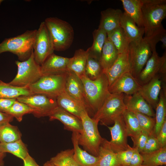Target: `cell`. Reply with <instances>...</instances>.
Here are the masks:
<instances>
[{
	"label": "cell",
	"instance_id": "obj_13",
	"mask_svg": "<svg viewBox=\"0 0 166 166\" xmlns=\"http://www.w3.org/2000/svg\"><path fill=\"white\" fill-rule=\"evenodd\" d=\"M114 125L107 126L110 131L111 139L108 141L111 149L115 153L127 149L129 145L127 142L128 136L122 114L114 120Z\"/></svg>",
	"mask_w": 166,
	"mask_h": 166
},
{
	"label": "cell",
	"instance_id": "obj_30",
	"mask_svg": "<svg viewBox=\"0 0 166 166\" xmlns=\"http://www.w3.org/2000/svg\"><path fill=\"white\" fill-rule=\"evenodd\" d=\"M31 94L28 86H13L0 80V98H17Z\"/></svg>",
	"mask_w": 166,
	"mask_h": 166
},
{
	"label": "cell",
	"instance_id": "obj_38",
	"mask_svg": "<svg viewBox=\"0 0 166 166\" xmlns=\"http://www.w3.org/2000/svg\"><path fill=\"white\" fill-rule=\"evenodd\" d=\"M34 110L26 104L16 100L4 113L15 118L19 122L22 121L23 116L27 113H33Z\"/></svg>",
	"mask_w": 166,
	"mask_h": 166
},
{
	"label": "cell",
	"instance_id": "obj_22",
	"mask_svg": "<svg viewBox=\"0 0 166 166\" xmlns=\"http://www.w3.org/2000/svg\"><path fill=\"white\" fill-rule=\"evenodd\" d=\"M127 72H130L128 52L119 54L115 62L105 73L109 86L118 77Z\"/></svg>",
	"mask_w": 166,
	"mask_h": 166
},
{
	"label": "cell",
	"instance_id": "obj_2",
	"mask_svg": "<svg viewBox=\"0 0 166 166\" xmlns=\"http://www.w3.org/2000/svg\"><path fill=\"white\" fill-rule=\"evenodd\" d=\"M144 39L152 36L163 26L166 17L165 0H144L141 8Z\"/></svg>",
	"mask_w": 166,
	"mask_h": 166
},
{
	"label": "cell",
	"instance_id": "obj_39",
	"mask_svg": "<svg viewBox=\"0 0 166 166\" xmlns=\"http://www.w3.org/2000/svg\"><path fill=\"white\" fill-rule=\"evenodd\" d=\"M103 73V68L99 60L89 55L85 70V75L89 79L94 80Z\"/></svg>",
	"mask_w": 166,
	"mask_h": 166
},
{
	"label": "cell",
	"instance_id": "obj_5",
	"mask_svg": "<svg viewBox=\"0 0 166 166\" xmlns=\"http://www.w3.org/2000/svg\"><path fill=\"white\" fill-rule=\"evenodd\" d=\"M37 30H27L20 35L5 39L0 43V54L9 52L17 55L21 61L27 60L33 51Z\"/></svg>",
	"mask_w": 166,
	"mask_h": 166
},
{
	"label": "cell",
	"instance_id": "obj_33",
	"mask_svg": "<svg viewBox=\"0 0 166 166\" xmlns=\"http://www.w3.org/2000/svg\"><path fill=\"white\" fill-rule=\"evenodd\" d=\"M140 153L143 158L142 165L159 166L166 164V146L151 152Z\"/></svg>",
	"mask_w": 166,
	"mask_h": 166
},
{
	"label": "cell",
	"instance_id": "obj_36",
	"mask_svg": "<svg viewBox=\"0 0 166 166\" xmlns=\"http://www.w3.org/2000/svg\"><path fill=\"white\" fill-rule=\"evenodd\" d=\"M128 136L134 137L141 131L137 118L134 113L127 109L122 113Z\"/></svg>",
	"mask_w": 166,
	"mask_h": 166
},
{
	"label": "cell",
	"instance_id": "obj_28",
	"mask_svg": "<svg viewBox=\"0 0 166 166\" xmlns=\"http://www.w3.org/2000/svg\"><path fill=\"white\" fill-rule=\"evenodd\" d=\"M118 55L115 47L107 38L103 46L99 60L105 73L115 62Z\"/></svg>",
	"mask_w": 166,
	"mask_h": 166
},
{
	"label": "cell",
	"instance_id": "obj_14",
	"mask_svg": "<svg viewBox=\"0 0 166 166\" xmlns=\"http://www.w3.org/2000/svg\"><path fill=\"white\" fill-rule=\"evenodd\" d=\"M141 86L130 73L126 72L118 77L109 86L111 93H123L132 95L137 93Z\"/></svg>",
	"mask_w": 166,
	"mask_h": 166
},
{
	"label": "cell",
	"instance_id": "obj_10",
	"mask_svg": "<svg viewBox=\"0 0 166 166\" xmlns=\"http://www.w3.org/2000/svg\"><path fill=\"white\" fill-rule=\"evenodd\" d=\"M16 99L33 109L34 112L32 114L38 118L49 116L58 107L56 98L43 94L22 96Z\"/></svg>",
	"mask_w": 166,
	"mask_h": 166
},
{
	"label": "cell",
	"instance_id": "obj_37",
	"mask_svg": "<svg viewBox=\"0 0 166 166\" xmlns=\"http://www.w3.org/2000/svg\"><path fill=\"white\" fill-rule=\"evenodd\" d=\"M73 154V148L62 151L49 161L56 166H79L74 158Z\"/></svg>",
	"mask_w": 166,
	"mask_h": 166
},
{
	"label": "cell",
	"instance_id": "obj_3",
	"mask_svg": "<svg viewBox=\"0 0 166 166\" xmlns=\"http://www.w3.org/2000/svg\"><path fill=\"white\" fill-rule=\"evenodd\" d=\"M82 128L78 134V144L91 154L98 156L100 147L104 138L100 135L98 128L99 121L91 118L86 111L80 116Z\"/></svg>",
	"mask_w": 166,
	"mask_h": 166
},
{
	"label": "cell",
	"instance_id": "obj_47",
	"mask_svg": "<svg viewBox=\"0 0 166 166\" xmlns=\"http://www.w3.org/2000/svg\"><path fill=\"white\" fill-rule=\"evenodd\" d=\"M16 100V98H0V110L4 112L10 107Z\"/></svg>",
	"mask_w": 166,
	"mask_h": 166
},
{
	"label": "cell",
	"instance_id": "obj_53",
	"mask_svg": "<svg viewBox=\"0 0 166 166\" xmlns=\"http://www.w3.org/2000/svg\"><path fill=\"white\" fill-rule=\"evenodd\" d=\"M140 166H145L142 165ZM164 166H166V165H164Z\"/></svg>",
	"mask_w": 166,
	"mask_h": 166
},
{
	"label": "cell",
	"instance_id": "obj_20",
	"mask_svg": "<svg viewBox=\"0 0 166 166\" xmlns=\"http://www.w3.org/2000/svg\"><path fill=\"white\" fill-rule=\"evenodd\" d=\"M122 13L121 10L118 9L109 8L102 11L98 28L108 34L119 28Z\"/></svg>",
	"mask_w": 166,
	"mask_h": 166
},
{
	"label": "cell",
	"instance_id": "obj_25",
	"mask_svg": "<svg viewBox=\"0 0 166 166\" xmlns=\"http://www.w3.org/2000/svg\"><path fill=\"white\" fill-rule=\"evenodd\" d=\"M89 53L88 49L85 50L80 49L76 50L74 56L70 58L68 69L72 71L80 78L85 76V70Z\"/></svg>",
	"mask_w": 166,
	"mask_h": 166
},
{
	"label": "cell",
	"instance_id": "obj_12",
	"mask_svg": "<svg viewBox=\"0 0 166 166\" xmlns=\"http://www.w3.org/2000/svg\"><path fill=\"white\" fill-rule=\"evenodd\" d=\"M166 74V50L161 57H160L155 50L152 52L145 67L136 78L142 86L148 82L158 75L161 76L162 80L165 81Z\"/></svg>",
	"mask_w": 166,
	"mask_h": 166
},
{
	"label": "cell",
	"instance_id": "obj_43",
	"mask_svg": "<svg viewBox=\"0 0 166 166\" xmlns=\"http://www.w3.org/2000/svg\"><path fill=\"white\" fill-rule=\"evenodd\" d=\"M161 148L156 137L153 135H149L144 148L140 153L153 152Z\"/></svg>",
	"mask_w": 166,
	"mask_h": 166
},
{
	"label": "cell",
	"instance_id": "obj_46",
	"mask_svg": "<svg viewBox=\"0 0 166 166\" xmlns=\"http://www.w3.org/2000/svg\"><path fill=\"white\" fill-rule=\"evenodd\" d=\"M134 148V152L128 166H140L143 163L142 156L136 148Z\"/></svg>",
	"mask_w": 166,
	"mask_h": 166
},
{
	"label": "cell",
	"instance_id": "obj_49",
	"mask_svg": "<svg viewBox=\"0 0 166 166\" xmlns=\"http://www.w3.org/2000/svg\"><path fill=\"white\" fill-rule=\"evenodd\" d=\"M23 161L24 166H40L29 154Z\"/></svg>",
	"mask_w": 166,
	"mask_h": 166
},
{
	"label": "cell",
	"instance_id": "obj_1",
	"mask_svg": "<svg viewBox=\"0 0 166 166\" xmlns=\"http://www.w3.org/2000/svg\"><path fill=\"white\" fill-rule=\"evenodd\" d=\"M80 78L83 84L88 113L91 111L93 116L101 106L109 93L107 76L105 73H103L94 80L89 79L85 75Z\"/></svg>",
	"mask_w": 166,
	"mask_h": 166
},
{
	"label": "cell",
	"instance_id": "obj_21",
	"mask_svg": "<svg viewBox=\"0 0 166 166\" xmlns=\"http://www.w3.org/2000/svg\"><path fill=\"white\" fill-rule=\"evenodd\" d=\"M120 27L130 43L139 41L143 38L144 34V28L137 26L134 21L124 12L122 13L121 17Z\"/></svg>",
	"mask_w": 166,
	"mask_h": 166
},
{
	"label": "cell",
	"instance_id": "obj_52",
	"mask_svg": "<svg viewBox=\"0 0 166 166\" xmlns=\"http://www.w3.org/2000/svg\"><path fill=\"white\" fill-rule=\"evenodd\" d=\"M3 1L2 0H0V5L1 4L2 2Z\"/></svg>",
	"mask_w": 166,
	"mask_h": 166
},
{
	"label": "cell",
	"instance_id": "obj_4",
	"mask_svg": "<svg viewBox=\"0 0 166 166\" xmlns=\"http://www.w3.org/2000/svg\"><path fill=\"white\" fill-rule=\"evenodd\" d=\"M50 33L54 51L69 49L73 41L74 32L68 22L56 17H49L44 21Z\"/></svg>",
	"mask_w": 166,
	"mask_h": 166
},
{
	"label": "cell",
	"instance_id": "obj_41",
	"mask_svg": "<svg viewBox=\"0 0 166 166\" xmlns=\"http://www.w3.org/2000/svg\"><path fill=\"white\" fill-rule=\"evenodd\" d=\"M134 150V148L128 146V148L116 153L120 166H128Z\"/></svg>",
	"mask_w": 166,
	"mask_h": 166
},
{
	"label": "cell",
	"instance_id": "obj_32",
	"mask_svg": "<svg viewBox=\"0 0 166 166\" xmlns=\"http://www.w3.org/2000/svg\"><path fill=\"white\" fill-rule=\"evenodd\" d=\"M0 152L10 153L23 160L29 154L26 145L21 139L10 143L0 142Z\"/></svg>",
	"mask_w": 166,
	"mask_h": 166
},
{
	"label": "cell",
	"instance_id": "obj_29",
	"mask_svg": "<svg viewBox=\"0 0 166 166\" xmlns=\"http://www.w3.org/2000/svg\"><path fill=\"white\" fill-rule=\"evenodd\" d=\"M107 38L113 44L119 54L128 52L130 43L120 27L107 34Z\"/></svg>",
	"mask_w": 166,
	"mask_h": 166
},
{
	"label": "cell",
	"instance_id": "obj_42",
	"mask_svg": "<svg viewBox=\"0 0 166 166\" xmlns=\"http://www.w3.org/2000/svg\"><path fill=\"white\" fill-rule=\"evenodd\" d=\"M149 135L146 132L141 130L137 135L131 137L133 142V147L136 148L139 152H141L144 148Z\"/></svg>",
	"mask_w": 166,
	"mask_h": 166
},
{
	"label": "cell",
	"instance_id": "obj_51",
	"mask_svg": "<svg viewBox=\"0 0 166 166\" xmlns=\"http://www.w3.org/2000/svg\"><path fill=\"white\" fill-rule=\"evenodd\" d=\"M43 166H56L49 161L46 162Z\"/></svg>",
	"mask_w": 166,
	"mask_h": 166
},
{
	"label": "cell",
	"instance_id": "obj_26",
	"mask_svg": "<svg viewBox=\"0 0 166 166\" xmlns=\"http://www.w3.org/2000/svg\"><path fill=\"white\" fill-rule=\"evenodd\" d=\"M124 12L139 27H143L141 8L144 0H121Z\"/></svg>",
	"mask_w": 166,
	"mask_h": 166
},
{
	"label": "cell",
	"instance_id": "obj_19",
	"mask_svg": "<svg viewBox=\"0 0 166 166\" xmlns=\"http://www.w3.org/2000/svg\"><path fill=\"white\" fill-rule=\"evenodd\" d=\"M65 90L69 95L84 105L87 109L82 81L77 75L69 70L67 73Z\"/></svg>",
	"mask_w": 166,
	"mask_h": 166
},
{
	"label": "cell",
	"instance_id": "obj_48",
	"mask_svg": "<svg viewBox=\"0 0 166 166\" xmlns=\"http://www.w3.org/2000/svg\"><path fill=\"white\" fill-rule=\"evenodd\" d=\"M13 118L12 116L0 110V126L10 122L13 120Z\"/></svg>",
	"mask_w": 166,
	"mask_h": 166
},
{
	"label": "cell",
	"instance_id": "obj_6",
	"mask_svg": "<svg viewBox=\"0 0 166 166\" xmlns=\"http://www.w3.org/2000/svg\"><path fill=\"white\" fill-rule=\"evenodd\" d=\"M124 94L109 93L102 105L92 117L102 125L114 123L115 120L126 109L124 103Z\"/></svg>",
	"mask_w": 166,
	"mask_h": 166
},
{
	"label": "cell",
	"instance_id": "obj_34",
	"mask_svg": "<svg viewBox=\"0 0 166 166\" xmlns=\"http://www.w3.org/2000/svg\"><path fill=\"white\" fill-rule=\"evenodd\" d=\"M93 35L92 45L87 49L89 55L100 60L103 46L107 39V34L104 31L98 28L94 30Z\"/></svg>",
	"mask_w": 166,
	"mask_h": 166
},
{
	"label": "cell",
	"instance_id": "obj_17",
	"mask_svg": "<svg viewBox=\"0 0 166 166\" xmlns=\"http://www.w3.org/2000/svg\"><path fill=\"white\" fill-rule=\"evenodd\" d=\"M49 117L50 121L57 120L61 121L65 129L79 133L81 131V119L59 107Z\"/></svg>",
	"mask_w": 166,
	"mask_h": 166
},
{
	"label": "cell",
	"instance_id": "obj_7",
	"mask_svg": "<svg viewBox=\"0 0 166 166\" xmlns=\"http://www.w3.org/2000/svg\"><path fill=\"white\" fill-rule=\"evenodd\" d=\"M68 71L61 73L42 76L37 81L28 86L31 94H41L56 98L65 91Z\"/></svg>",
	"mask_w": 166,
	"mask_h": 166
},
{
	"label": "cell",
	"instance_id": "obj_50",
	"mask_svg": "<svg viewBox=\"0 0 166 166\" xmlns=\"http://www.w3.org/2000/svg\"><path fill=\"white\" fill-rule=\"evenodd\" d=\"M6 155V153L0 152V166H3L4 165L3 160Z\"/></svg>",
	"mask_w": 166,
	"mask_h": 166
},
{
	"label": "cell",
	"instance_id": "obj_35",
	"mask_svg": "<svg viewBox=\"0 0 166 166\" xmlns=\"http://www.w3.org/2000/svg\"><path fill=\"white\" fill-rule=\"evenodd\" d=\"M21 133L18 128L6 123L0 126V142L8 143L21 139Z\"/></svg>",
	"mask_w": 166,
	"mask_h": 166
},
{
	"label": "cell",
	"instance_id": "obj_45",
	"mask_svg": "<svg viewBox=\"0 0 166 166\" xmlns=\"http://www.w3.org/2000/svg\"><path fill=\"white\" fill-rule=\"evenodd\" d=\"M156 137L161 148L166 146V120Z\"/></svg>",
	"mask_w": 166,
	"mask_h": 166
},
{
	"label": "cell",
	"instance_id": "obj_24",
	"mask_svg": "<svg viewBox=\"0 0 166 166\" xmlns=\"http://www.w3.org/2000/svg\"><path fill=\"white\" fill-rule=\"evenodd\" d=\"M56 100L58 107L80 118L83 112H87L84 105L69 95L65 91L56 97Z\"/></svg>",
	"mask_w": 166,
	"mask_h": 166
},
{
	"label": "cell",
	"instance_id": "obj_40",
	"mask_svg": "<svg viewBox=\"0 0 166 166\" xmlns=\"http://www.w3.org/2000/svg\"><path fill=\"white\" fill-rule=\"evenodd\" d=\"M132 112L137 118L141 130L146 132L149 135L153 134L155 124V118L136 112Z\"/></svg>",
	"mask_w": 166,
	"mask_h": 166
},
{
	"label": "cell",
	"instance_id": "obj_31",
	"mask_svg": "<svg viewBox=\"0 0 166 166\" xmlns=\"http://www.w3.org/2000/svg\"><path fill=\"white\" fill-rule=\"evenodd\" d=\"M160 95L159 101L155 109V124L153 130V134L156 137L166 120V94L165 88L161 90Z\"/></svg>",
	"mask_w": 166,
	"mask_h": 166
},
{
	"label": "cell",
	"instance_id": "obj_16",
	"mask_svg": "<svg viewBox=\"0 0 166 166\" xmlns=\"http://www.w3.org/2000/svg\"><path fill=\"white\" fill-rule=\"evenodd\" d=\"M70 58L52 53L41 65L42 76L61 73L68 71Z\"/></svg>",
	"mask_w": 166,
	"mask_h": 166
},
{
	"label": "cell",
	"instance_id": "obj_8",
	"mask_svg": "<svg viewBox=\"0 0 166 166\" xmlns=\"http://www.w3.org/2000/svg\"><path fill=\"white\" fill-rule=\"evenodd\" d=\"M17 74L14 78L8 83L19 86H28L37 81L42 76L41 65L35 61L33 51L30 57L23 61H17Z\"/></svg>",
	"mask_w": 166,
	"mask_h": 166
},
{
	"label": "cell",
	"instance_id": "obj_23",
	"mask_svg": "<svg viewBox=\"0 0 166 166\" xmlns=\"http://www.w3.org/2000/svg\"><path fill=\"white\" fill-rule=\"evenodd\" d=\"M78 133L73 132L71 139L73 146V157L79 166H97L99 158L82 149L78 142Z\"/></svg>",
	"mask_w": 166,
	"mask_h": 166
},
{
	"label": "cell",
	"instance_id": "obj_18",
	"mask_svg": "<svg viewBox=\"0 0 166 166\" xmlns=\"http://www.w3.org/2000/svg\"><path fill=\"white\" fill-rule=\"evenodd\" d=\"M124 100L127 109L155 117L152 108L138 92L132 95L124 94Z\"/></svg>",
	"mask_w": 166,
	"mask_h": 166
},
{
	"label": "cell",
	"instance_id": "obj_11",
	"mask_svg": "<svg viewBox=\"0 0 166 166\" xmlns=\"http://www.w3.org/2000/svg\"><path fill=\"white\" fill-rule=\"evenodd\" d=\"M54 50L49 31L44 21L37 30L33 45V53L36 62L41 65Z\"/></svg>",
	"mask_w": 166,
	"mask_h": 166
},
{
	"label": "cell",
	"instance_id": "obj_44",
	"mask_svg": "<svg viewBox=\"0 0 166 166\" xmlns=\"http://www.w3.org/2000/svg\"><path fill=\"white\" fill-rule=\"evenodd\" d=\"M165 34H166V30L162 26L148 38L146 39L144 38L149 45L152 52L156 50L157 43L160 41L162 37Z\"/></svg>",
	"mask_w": 166,
	"mask_h": 166
},
{
	"label": "cell",
	"instance_id": "obj_27",
	"mask_svg": "<svg viewBox=\"0 0 166 166\" xmlns=\"http://www.w3.org/2000/svg\"><path fill=\"white\" fill-rule=\"evenodd\" d=\"M97 166H120L116 153L110 148L108 140L104 138L99 148Z\"/></svg>",
	"mask_w": 166,
	"mask_h": 166
},
{
	"label": "cell",
	"instance_id": "obj_9",
	"mask_svg": "<svg viewBox=\"0 0 166 166\" xmlns=\"http://www.w3.org/2000/svg\"><path fill=\"white\" fill-rule=\"evenodd\" d=\"M152 53L149 45L143 38L130 43L128 55L130 73L134 77L136 78L143 69Z\"/></svg>",
	"mask_w": 166,
	"mask_h": 166
},
{
	"label": "cell",
	"instance_id": "obj_15",
	"mask_svg": "<svg viewBox=\"0 0 166 166\" xmlns=\"http://www.w3.org/2000/svg\"><path fill=\"white\" fill-rule=\"evenodd\" d=\"M162 81L161 77L158 75L142 85L137 92L152 109H156L159 101Z\"/></svg>",
	"mask_w": 166,
	"mask_h": 166
}]
</instances>
